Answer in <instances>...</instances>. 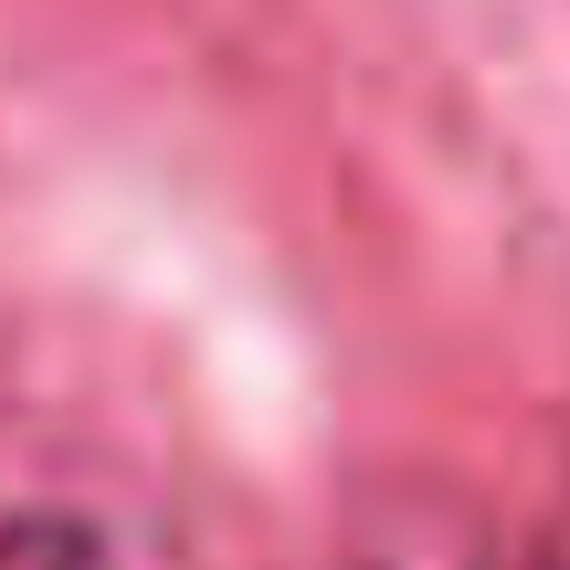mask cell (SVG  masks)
<instances>
[{
    "label": "cell",
    "instance_id": "6da1fadb",
    "mask_svg": "<svg viewBox=\"0 0 570 570\" xmlns=\"http://www.w3.org/2000/svg\"><path fill=\"white\" fill-rule=\"evenodd\" d=\"M0 570H117V550H106L85 518H0Z\"/></svg>",
    "mask_w": 570,
    "mask_h": 570
}]
</instances>
